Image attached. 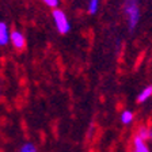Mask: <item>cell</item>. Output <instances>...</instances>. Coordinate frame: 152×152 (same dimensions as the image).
<instances>
[{"label":"cell","mask_w":152,"mask_h":152,"mask_svg":"<svg viewBox=\"0 0 152 152\" xmlns=\"http://www.w3.org/2000/svg\"><path fill=\"white\" fill-rule=\"evenodd\" d=\"M151 96H152V86H147L139 94V96H137V102H139V103H142V102H145L147 99L151 98Z\"/></svg>","instance_id":"obj_6"},{"label":"cell","mask_w":152,"mask_h":152,"mask_svg":"<svg viewBox=\"0 0 152 152\" xmlns=\"http://www.w3.org/2000/svg\"><path fill=\"white\" fill-rule=\"evenodd\" d=\"M151 132L152 130H149L147 126H140L139 130H137V133H136V136H139L140 139H142L145 141V140L151 139Z\"/></svg>","instance_id":"obj_7"},{"label":"cell","mask_w":152,"mask_h":152,"mask_svg":"<svg viewBox=\"0 0 152 152\" xmlns=\"http://www.w3.org/2000/svg\"><path fill=\"white\" fill-rule=\"evenodd\" d=\"M11 44H12V46L15 48V49H18V50L23 49L25 44H26V38H25V35H23V33L18 31V30H14V31L11 33Z\"/></svg>","instance_id":"obj_3"},{"label":"cell","mask_w":152,"mask_h":152,"mask_svg":"<svg viewBox=\"0 0 152 152\" xmlns=\"http://www.w3.org/2000/svg\"><path fill=\"white\" fill-rule=\"evenodd\" d=\"M99 10V0H90L88 1V14L95 15Z\"/></svg>","instance_id":"obj_9"},{"label":"cell","mask_w":152,"mask_h":152,"mask_svg":"<svg viewBox=\"0 0 152 152\" xmlns=\"http://www.w3.org/2000/svg\"><path fill=\"white\" fill-rule=\"evenodd\" d=\"M20 152H37V148H35V145L31 144V142H26V144L22 145Z\"/></svg>","instance_id":"obj_10"},{"label":"cell","mask_w":152,"mask_h":152,"mask_svg":"<svg viewBox=\"0 0 152 152\" xmlns=\"http://www.w3.org/2000/svg\"><path fill=\"white\" fill-rule=\"evenodd\" d=\"M42 1L50 8H57V6H58V0H42Z\"/></svg>","instance_id":"obj_11"},{"label":"cell","mask_w":152,"mask_h":152,"mask_svg":"<svg viewBox=\"0 0 152 152\" xmlns=\"http://www.w3.org/2000/svg\"><path fill=\"white\" fill-rule=\"evenodd\" d=\"M124 10L128 19V27L130 31H134L140 20V8H139V0H125Z\"/></svg>","instance_id":"obj_1"},{"label":"cell","mask_w":152,"mask_h":152,"mask_svg":"<svg viewBox=\"0 0 152 152\" xmlns=\"http://www.w3.org/2000/svg\"><path fill=\"white\" fill-rule=\"evenodd\" d=\"M52 16H53V20H54V25H56V28L58 30V33H60V34H66V33L71 30L69 19H68V16L65 15V12H64V11H61V10H58V8H54Z\"/></svg>","instance_id":"obj_2"},{"label":"cell","mask_w":152,"mask_h":152,"mask_svg":"<svg viewBox=\"0 0 152 152\" xmlns=\"http://www.w3.org/2000/svg\"><path fill=\"white\" fill-rule=\"evenodd\" d=\"M8 41H11V34L8 31V27L4 22H0V46L7 45Z\"/></svg>","instance_id":"obj_4"},{"label":"cell","mask_w":152,"mask_h":152,"mask_svg":"<svg viewBox=\"0 0 152 152\" xmlns=\"http://www.w3.org/2000/svg\"><path fill=\"white\" fill-rule=\"evenodd\" d=\"M133 152H134V151H133Z\"/></svg>","instance_id":"obj_13"},{"label":"cell","mask_w":152,"mask_h":152,"mask_svg":"<svg viewBox=\"0 0 152 152\" xmlns=\"http://www.w3.org/2000/svg\"><path fill=\"white\" fill-rule=\"evenodd\" d=\"M132 121H133V113L132 111H129V110L122 111V114H121V122H122L124 125H129Z\"/></svg>","instance_id":"obj_8"},{"label":"cell","mask_w":152,"mask_h":152,"mask_svg":"<svg viewBox=\"0 0 152 152\" xmlns=\"http://www.w3.org/2000/svg\"><path fill=\"white\" fill-rule=\"evenodd\" d=\"M151 139H152V132H151Z\"/></svg>","instance_id":"obj_12"},{"label":"cell","mask_w":152,"mask_h":152,"mask_svg":"<svg viewBox=\"0 0 152 152\" xmlns=\"http://www.w3.org/2000/svg\"><path fill=\"white\" fill-rule=\"evenodd\" d=\"M133 151L134 152H149V148L147 147L145 141L142 139H140L139 136H134L133 139Z\"/></svg>","instance_id":"obj_5"}]
</instances>
